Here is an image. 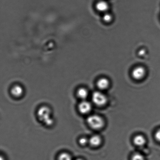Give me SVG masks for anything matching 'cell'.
Masks as SVG:
<instances>
[{"label":"cell","instance_id":"obj_1","mask_svg":"<svg viewBox=\"0 0 160 160\" xmlns=\"http://www.w3.org/2000/svg\"><path fill=\"white\" fill-rule=\"evenodd\" d=\"M39 120L47 126H51L54 123V120L51 117V111L49 108L42 106L38 111Z\"/></svg>","mask_w":160,"mask_h":160},{"label":"cell","instance_id":"obj_2","mask_svg":"<svg viewBox=\"0 0 160 160\" xmlns=\"http://www.w3.org/2000/svg\"><path fill=\"white\" fill-rule=\"evenodd\" d=\"M87 122L91 128L95 129H100L104 125L103 119L99 116L96 115L89 116L87 119Z\"/></svg>","mask_w":160,"mask_h":160},{"label":"cell","instance_id":"obj_3","mask_svg":"<svg viewBox=\"0 0 160 160\" xmlns=\"http://www.w3.org/2000/svg\"><path fill=\"white\" fill-rule=\"evenodd\" d=\"M92 100L98 106H103L107 102V98L104 94L99 92H96L92 95Z\"/></svg>","mask_w":160,"mask_h":160},{"label":"cell","instance_id":"obj_4","mask_svg":"<svg viewBox=\"0 0 160 160\" xmlns=\"http://www.w3.org/2000/svg\"><path fill=\"white\" fill-rule=\"evenodd\" d=\"M146 73L145 68L141 66L137 67L132 70V76L134 79L140 80L145 76Z\"/></svg>","mask_w":160,"mask_h":160},{"label":"cell","instance_id":"obj_5","mask_svg":"<svg viewBox=\"0 0 160 160\" xmlns=\"http://www.w3.org/2000/svg\"><path fill=\"white\" fill-rule=\"evenodd\" d=\"M78 108L80 112L83 114H86L90 112L92 106L89 102L83 101L80 103Z\"/></svg>","mask_w":160,"mask_h":160},{"label":"cell","instance_id":"obj_6","mask_svg":"<svg viewBox=\"0 0 160 160\" xmlns=\"http://www.w3.org/2000/svg\"><path fill=\"white\" fill-rule=\"evenodd\" d=\"M11 92L14 97H19L23 95V88L20 85H15L12 87Z\"/></svg>","mask_w":160,"mask_h":160},{"label":"cell","instance_id":"obj_7","mask_svg":"<svg viewBox=\"0 0 160 160\" xmlns=\"http://www.w3.org/2000/svg\"><path fill=\"white\" fill-rule=\"evenodd\" d=\"M109 82L106 78H102L97 81V85L98 87L102 90L106 89L109 87Z\"/></svg>","mask_w":160,"mask_h":160},{"label":"cell","instance_id":"obj_8","mask_svg":"<svg viewBox=\"0 0 160 160\" xmlns=\"http://www.w3.org/2000/svg\"><path fill=\"white\" fill-rule=\"evenodd\" d=\"M96 7L98 11L105 13L107 12L109 8V5L106 1H102L97 3Z\"/></svg>","mask_w":160,"mask_h":160},{"label":"cell","instance_id":"obj_9","mask_svg":"<svg viewBox=\"0 0 160 160\" xmlns=\"http://www.w3.org/2000/svg\"><path fill=\"white\" fill-rule=\"evenodd\" d=\"M89 142L92 146L98 147L101 143V139L98 136H94L90 138Z\"/></svg>","mask_w":160,"mask_h":160},{"label":"cell","instance_id":"obj_10","mask_svg":"<svg viewBox=\"0 0 160 160\" xmlns=\"http://www.w3.org/2000/svg\"><path fill=\"white\" fill-rule=\"evenodd\" d=\"M134 142L136 145L142 147L145 145L146 142L145 138L142 135H138L134 138Z\"/></svg>","mask_w":160,"mask_h":160},{"label":"cell","instance_id":"obj_11","mask_svg":"<svg viewBox=\"0 0 160 160\" xmlns=\"http://www.w3.org/2000/svg\"><path fill=\"white\" fill-rule=\"evenodd\" d=\"M77 95L81 99L85 100L87 98L88 95V92L85 88H81L78 90Z\"/></svg>","mask_w":160,"mask_h":160},{"label":"cell","instance_id":"obj_12","mask_svg":"<svg viewBox=\"0 0 160 160\" xmlns=\"http://www.w3.org/2000/svg\"><path fill=\"white\" fill-rule=\"evenodd\" d=\"M58 160H72V159L69 154L64 152L59 155Z\"/></svg>","mask_w":160,"mask_h":160},{"label":"cell","instance_id":"obj_13","mask_svg":"<svg viewBox=\"0 0 160 160\" xmlns=\"http://www.w3.org/2000/svg\"><path fill=\"white\" fill-rule=\"evenodd\" d=\"M103 20L106 22H110L112 20V16L109 12H105L103 16Z\"/></svg>","mask_w":160,"mask_h":160},{"label":"cell","instance_id":"obj_14","mask_svg":"<svg viewBox=\"0 0 160 160\" xmlns=\"http://www.w3.org/2000/svg\"><path fill=\"white\" fill-rule=\"evenodd\" d=\"M132 160H145L144 157L139 153H136L133 155Z\"/></svg>","mask_w":160,"mask_h":160},{"label":"cell","instance_id":"obj_15","mask_svg":"<svg viewBox=\"0 0 160 160\" xmlns=\"http://www.w3.org/2000/svg\"><path fill=\"white\" fill-rule=\"evenodd\" d=\"M88 142V139L85 138H82L79 140V142L80 145H86Z\"/></svg>","mask_w":160,"mask_h":160},{"label":"cell","instance_id":"obj_16","mask_svg":"<svg viewBox=\"0 0 160 160\" xmlns=\"http://www.w3.org/2000/svg\"><path fill=\"white\" fill-rule=\"evenodd\" d=\"M155 138L158 141L160 142V129L158 130L155 134Z\"/></svg>","mask_w":160,"mask_h":160},{"label":"cell","instance_id":"obj_17","mask_svg":"<svg viewBox=\"0 0 160 160\" xmlns=\"http://www.w3.org/2000/svg\"><path fill=\"white\" fill-rule=\"evenodd\" d=\"M146 54V51L145 49H141L138 52V54L140 56H143Z\"/></svg>","mask_w":160,"mask_h":160},{"label":"cell","instance_id":"obj_18","mask_svg":"<svg viewBox=\"0 0 160 160\" xmlns=\"http://www.w3.org/2000/svg\"><path fill=\"white\" fill-rule=\"evenodd\" d=\"M76 160H84L81 159V158H79V159H76Z\"/></svg>","mask_w":160,"mask_h":160}]
</instances>
